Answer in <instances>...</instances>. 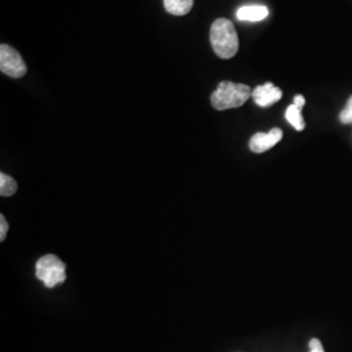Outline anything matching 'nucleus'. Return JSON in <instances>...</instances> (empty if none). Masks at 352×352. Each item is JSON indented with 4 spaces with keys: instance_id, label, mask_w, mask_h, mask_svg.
Wrapping results in <instances>:
<instances>
[{
    "instance_id": "1",
    "label": "nucleus",
    "mask_w": 352,
    "mask_h": 352,
    "mask_svg": "<svg viewBox=\"0 0 352 352\" xmlns=\"http://www.w3.org/2000/svg\"><path fill=\"white\" fill-rule=\"evenodd\" d=\"M210 43L221 59H231L239 51V38L235 25L227 19H217L210 28Z\"/></svg>"
},
{
    "instance_id": "2",
    "label": "nucleus",
    "mask_w": 352,
    "mask_h": 352,
    "mask_svg": "<svg viewBox=\"0 0 352 352\" xmlns=\"http://www.w3.org/2000/svg\"><path fill=\"white\" fill-rule=\"evenodd\" d=\"M251 97L252 90L248 85L222 81L219 82L218 88L214 90L210 102L215 110L223 111L241 107Z\"/></svg>"
},
{
    "instance_id": "3",
    "label": "nucleus",
    "mask_w": 352,
    "mask_h": 352,
    "mask_svg": "<svg viewBox=\"0 0 352 352\" xmlns=\"http://www.w3.org/2000/svg\"><path fill=\"white\" fill-rule=\"evenodd\" d=\"M36 276L46 287L52 289L65 280L67 267L58 256L46 254L41 257L36 264Z\"/></svg>"
},
{
    "instance_id": "4",
    "label": "nucleus",
    "mask_w": 352,
    "mask_h": 352,
    "mask_svg": "<svg viewBox=\"0 0 352 352\" xmlns=\"http://www.w3.org/2000/svg\"><path fill=\"white\" fill-rule=\"evenodd\" d=\"M0 71L13 78H21L28 72V67L20 52L6 43L0 46Z\"/></svg>"
},
{
    "instance_id": "5",
    "label": "nucleus",
    "mask_w": 352,
    "mask_h": 352,
    "mask_svg": "<svg viewBox=\"0 0 352 352\" xmlns=\"http://www.w3.org/2000/svg\"><path fill=\"white\" fill-rule=\"evenodd\" d=\"M282 138H283V132L279 128H273L267 133L258 132L253 135L250 140V148L253 153H257V154L265 153L270 151L273 146H276Z\"/></svg>"
},
{
    "instance_id": "6",
    "label": "nucleus",
    "mask_w": 352,
    "mask_h": 352,
    "mask_svg": "<svg viewBox=\"0 0 352 352\" xmlns=\"http://www.w3.org/2000/svg\"><path fill=\"white\" fill-rule=\"evenodd\" d=\"M252 98L257 106L269 107L282 98V90L274 87L272 82H266L252 90Z\"/></svg>"
},
{
    "instance_id": "7",
    "label": "nucleus",
    "mask_w": 352,
    "mask_h": 352,
    "mask_svg": "<svg viewBox=\"0 0 352 352\" xmlns=\"http://www.w3.org/2000/svg\"><path fill=\"white\" fill-rule=\"evenodd\" d=\"M269 16V10L265 6H244L240 7L236 17L240 21H263Z\"/></svg>"
},
{
    "instance_id": "8",
    "label": "nucleus",
    "mask_w": 352,
    "mask_h": 352,
    "mask_svg": "<svg viewBox=\"0 0 352 352\" xmlns=\"http://www.w3.org/2000/svg\"><path fill=\"white\" fill-rule=\"evenodd\" d=\"M195 0H164V10L174 16H184L193 8Z\"/></svg>"
},
{
    "instance_id": "9",
    "label": "nucleus",
    "mask_w": 352,
    "mask_h": 352,
    "mask_svg": "<svg viewBox=\"0 0 352 352\" xmlns=\"http://www.w3.org/2000/svg\"><path fill=\"white\" fill-rule=\"evenodd\" d=\"M302 107H298L294 103L289 106V109L286 110V119L296 131H302L305 128V122H304V118H302Z\"/></svg>"
},
{
    "instance_id": "10",
    "label": "nucleus",
    "mask_w": 352,
    "mask_h": 352,
    "mask_svg": "<svg viewBox=\"0 0 352 352\" xmlns=\"http://www.w3.org/2000/svg\"><path fill=\"white\" fill-rule=\"evenodd\" d=\"M17 192V183L14 179L4 173L0 174V195L3 197H10Z\"/></svg>"
},
{
    "instance_id": "11",
    "label": "nucleus",
    "mask_w": 352,
    "mask_h": 352,
    "mask_svg": "<svg viewBox=\"0 0 352 352\" xmlns=\"http://www.w3.org/2000/svg\"><path fill=\"white\" fill-rule=\"evenodd\" d=\"M340 120L343 124H351L352 123V96L347 102L346 107L340 113Z\"/></svg>"
},
{
    "instance_id": "12",
    "label": "nucleus",
    "mask_w": 352,
    "mask_h": 352,
    "mask_svg": "<svg viewBox=\"0 0 352 352\" xmlns=\"http://www.w3.org/2000/svg\"><path fill=\"white\" fill-rule=\"evenodd\" d=\"M7 231H8V223L4 218V215H0V240L4 241L7 236Z\"/></svg>"
},
{
    "instance_id": "13",
    "label": "nucleus",
    "mask_w": 352,
    "mask_h": 352,
    "mask_svg": "<svg viewBox=\"0 0 352 352\" xmlns=\"http://www.w3.org/2000/svg\"><path fill=\"white\" fill-rule=\"evenodd\" d=\"M309 352H325L324 347H322V343L320 342V340L314 338V340L309 342Z\"/></svg>"
},
{
    "instance_id": "14",
    "label": "nucleus",
    "mask_w": 352,
    "mask_h": 352,
    "mask_svg": "<svg viewBox=\"0 0 352 352\" xmlns=\"http://www.w3.org/2000/svg\"><path fill=\"white\" fill-rule=\"evenodd\" d=\"M294 104H296L298 107H304L305 106V98L302 97V96H295V98H294Z\"/></svg>"
}]
</instances>
